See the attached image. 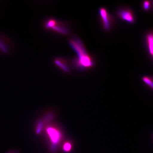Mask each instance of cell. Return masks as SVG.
<instances>
[{"mask_svg":"<svg viewBox=\"0 0 153 153\" xmlns=\"http://www.w3.org/2000/svg\"><path fill=\"white\" fill-rule=\"evenodd\" d=\"M69 45L76 55L71 61V64L77 69L83 70L93 68L95 65L94 60L88 53L83 44L78 37L70 38Z\"/></svg>","mask_w":153,"mask_h":153,"instance_id":"1","label":"cell"},{"mask_svg":"<svg viewBox=\"0 0 153 153\" xmlns=\"http://www.w3.org/2000/svg\"><path fill=\"white\" fill-rule=\"evenodd\" d=\"M43 27L47 31L61 36H69L71 33L68 23L53 18L46 19L43 22Z\"/></svg>","mask_w":153,"mask_h":153,"instance_id":"2","label":"cell"},{"mask_svg":"<svg viewBox=\"0 0 153 153\" xmlns=\"http://www.w3.org/2000/svg\"><path fill=\"white\" fill-rule=\"evenodd\" d=\"M99 14L105 31H109L111 28L113 23V19L111 15L107 10L103 7L99 9Z\"/></svg>","mask_w":153,"mask_h":153,"instance_id":"3","label":"cell"},{"mask_svg":"<svg viewBox=\"0 0 153 153\" xmlns=\"http://www.w3.org/2000/svg\"><path fill=\"white\" fill-rule=\"evenodd\" d=\"M13 42L10 38L0 34V52L5 55L9 54L12 51Z\"/></svg>","mask_w":153,"mask_h":153,"instance_id":"4","label":"cell"},{"mask_svg":"<svg viewBox=\"0 0 153 153\" xmlns=\"http://www.w3.org/2000/svg\"><path fill=\"white\" fill-rule=\"evenodd\" d=\"M53 63L54 65L62 71L67 74L70 72L71 62L65 57H56L53 59Z\"/></svg>","mask_w":153,"mask_h":153,"instance_id":"5","label":"cell"},{"mask_svg":"<svg viewBox=\"0 0 153 153\" xmlns=\"http://www.w3.org/2000/svg\"><path fill=\"white\" fill-rule=\"evenodd\" d=\"M117 14L121 20L125 21L128 23L132 24L135 22L134 15L131 9H120L117 13Z\"/></svg>","mask_w":153,"mask_h":153,"instance_id":"6","label":"cell"},{"mask_svg":"<svg viewBox=\"0 0 153 153\" xmlns=\"http://www.w3.org/2000/svg\"><path fill=\"white\" fill-rule=\"evenodd\" d=\"M47 133L50 138L51 143L53 145H56L60 141L61 135L56 130L49 127L47 129Z\"/></svg>","mask_w":153,"mask_h":153,"instance_id":"7","label":"cell"},{"mask_svg":"<svg viewBox=\"0 0 153 153\" xmlns=\"http://www.w3.org/2000/svg\"><path fill=\"white\" fill-rule=\"evenodd\" d=\"M146 40L149 53L152 57L153 54V36L152 32L147 34Z\"/></svg>","mask_w":153,"mask_h":153,"instance_id":"8","label":"cell"},{"mask_svg":"<svg viewBox=\"0 0 153 153\" xmlns=\"http://www.w3.org/2000/svg\"><path fill=\"white\" fill-rule=\"evenodd\" d=\"M142 81L145 85H148L151 89H153V81L152 78L148 76H144L142 78Z\"/></svg>","mask_w":153,"mask_h":153,"instance_id":"9","label":"cell"},{"mask_svg":"<svg viewBox=\"0 0 153 153\" xmlns=\"http://www.w3.org/2000/svg\"><path fill=\"white\" fill-rule=\"evenodd\" d=\"M142 5L143 8L145 11H149L150 10L152 7V3L150 1H144L143 2Z\"/></svg>","mask_w":153,"mask_h":153,"instance_id":"10","label":"cell"},{"mask_svg":"<svg viewBox=\"0 0 153 153\" xmlns=\"http://www.w3.org/2000/svg\"><path fill=\"white\" fill-rule=\"evenodd\" d=\"M72 146L71 143L67 142L65 143L63 146V150L66 152H69L71 150Z\"/></svg>","mask_w":153,"mask_h":153,"instance_id":"11","label":"cell"},{"mask_svg":"<svg viewBox=\"0 0 153 153\" xmlns=\"http://www.w3.org/2000/svg\"></svg>","mask_w":153,"mask_h":153,"instance_id":"12","label":"cell"}]
</instances>
